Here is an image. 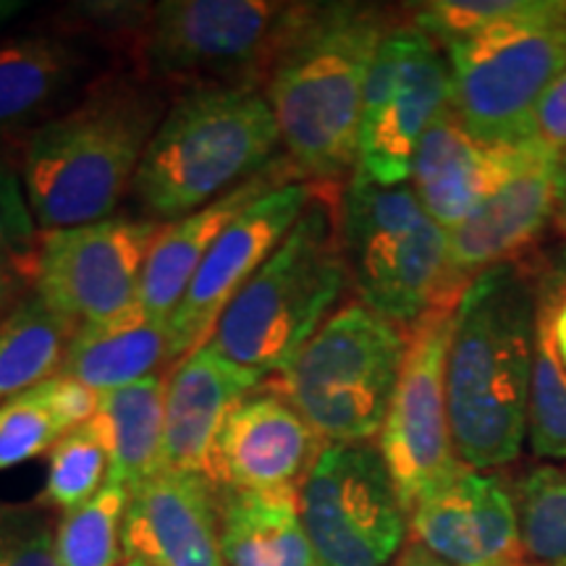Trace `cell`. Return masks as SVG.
Segmentation results:
<instances>
[{"instance_id": "7402d4cb", "label": "cell", "mask_w": 566, "mask_h": 566, "mask_svg": "<svg viewBox=\"0 0 566 566\" xmlns=\"http://www.w3.org/2000/svg\"><path fill=\"white\" fill-rule=\"evenodd\" d=\"M171 363L168 321L132 307L108 321L76 325L59 375L74 378L95 394L126 388Z\"/></svg>"}, {"instance_id": "3957f363", "label": "cell", "mask_w": 566, "mask_h": 566, "mask_svg": "<svg viewBox=\"0 0 566 566\" xmlns=\"http://www.w3.org/2000/svg\"><path fill=\"white\" fill-rule=\"evenodd\" d=\"M158 124V97L129 82H108L74 111L34 129L21 166L34 223L55 231L108 221Z\"/></svg>"}, {"instance_id": "9c48e42d", "label": "cell", "mask_w": 566, "mask_h": 566, "mask_svg": "<svg viewBox=\"0 0 566 566\" xmlns=\"http://www.w3.org/2000/svg\"><path fill=\"white\" fill-rule=\"evenodd\" d=\"M451 108L446 53L415 24H394L365 82L354 174L380 187L409 184L424 134Z\"/></svg>"}, {"instance_id": "484cf974", "label": "cell", "mask_w": 566, "mask_h": 566, "mask_svg": "<svg viewBox=\"0 0 566 566\" xmlns=\"http://www.w3.org/2000/svg\"><path fill=\"white\" fill-rule=\"evenodd\" d=\"M82 69L80 48L59 38H21L0 45V129L48 108Z\"/></svg>"}, {"instance_id": "8fae6325", "label": "cell", "mask_w": 566, "mask_h": 566, "mask_svg": "<svg viewBox=\"0 0 566 566\" xmlns=\"http://www.w3.org/2000/svg\"><path fill=\"white\" fill-rule=\"evenodd\" d=\"M300 512L321 566H386L407 535V512L370 443H325Z\"/></svg>"}, {"instance_id": "ffe728a7", "label": "cell", "mask_w": 566, "mask_h": 566, "mask_svg": "<svg viewBox=\"0 0 566 566\" xmlns=\"http://www.w3.org/2000/svg\"><path fill=\"white\" fill-rule=\"evenodd\" d=\"M556 163L554 150L537 155L449 231L451 292L462 296L480 273L514 263L554 221Z\"/></svg>"}, {"instance_id": "74e56055", "label": "cell", "mask_w": 566, "mask_h": 566, "mask_svg": "<svg viewBox=\"0 0 566 566\" xmlns=\"http://www.w3.org/2000/svg\"><path fill=\"white\" fill-rule=\"evenodd\" d=\"M19 286V275L13 271L11 263H0V313H3V307L9 304L11 294L17 292Z\"/></svg>"}, {"instance_id": "4dcf8cb0", "label": "cell", "mask_w": 566, "mask_h": 566, "mask_svg": "<svg viewBox=\"0 0 566 566\" xmlns=\"http://www.w3.org/2000/svg\"><path fill=\"white\" fill-rule=\"evenodd\" d=\"M66 433L38 386L13 396L0 405V470L45 454Z\"/></svg>"}, {"instance_id": "7c38bea8", "label": "cell", "mask_w": 566, "mask_h": 566, "mask_svg": "<svg viewBox=\"0 0 566 566\" xmlns=\"http://www.w3.org/2000/svg\"><path fill=\"white\" fill-rule=\"evenodd\" d=\"M160 229L158 221L108 218L45 231L32 263L34 292L74 325L129 313Z\"/></svg>"}, {"instance_id": "ac0fdd59", "label": "cell", "mask_w": 566, "mask_h": 566, "mask_svg": "<svg viewBox=\"0 0 566 566\" xmlns=\"http://www.w3.org/2000/svg\"><path fill=\"white\" fill-rule=\"evenodd\" d=\"M258 386L260 380L231 365L212 344L184 357L166 388L163 470L189 472L223 488L218 464L223 428Z\"/></svg>"}, {"instance_id": "9a60e30c", "label": "cell", "mask_w": 566, "mask_h": 566, "mask_svg": "<svg viewBox=\"0 0 566 566\" xmlns=\"http://www.w3.org/2000/svg\"><path fill=\"white\" fill-rule=\"evenodd\" d=\"M124 556L145 566H226L221 488L189 472L160 470L132 488Z\"/></svg>"}, {"instance_id": "30bf717a", "label": "cell", "mask_w": 566, "mask_h": 566, "mask_svg": "<svg viewBox=\"0 0 566 566\" xmlns=\"http://www.w3.org/2000/svg\"><path fill=\"white\" fill-rule=\"evenodd\" d=\"M454 313L457 304H438L412 328L399 386L378 436V451L407 516L467 470L457 457L446 401Z\"/></svg>"}, {"instance_id": "f546056e", "label": "cell", "mask_w": 566, "mask_h": 566, "mask_svg": "<svg viewBox=\"0 0 566 566\" xmlns=\"http://www.w3.org/2000/svg\"><path fill=\"white\" fill-rule=\"evenodd\" d=\"M105 483H108V451L90 420L69 430L48 451V478L40 501L45 506L71 512L87 504Z\"/></svg>"}, {"instance_id": "d4e9b609", "label": "cell", "mask_w": 566, "mask_h": 566, "mask_svg": "<svg viewBox=\"0 0 566 566\" xmlns=\"http://www.w3.org/2000/svg\"><path fill=\"white\" fill-rule=\"evenodd\" d=\"M76 325L38 292L0 317V405L59 375Z\"/></svg>"}, {"instance_id": "7a4b0ae2", "label": "cell", "mask_w": 566, "mask_h": 566, "mask_svg": "<svg viewBox=\"0 0 566 566\" xmlns=\"http://www.w3.org/2000/svg\"><path fill=\"white\" fill-rule=\"evenodd\" d=\"M541 275L495 265L464 289L454 313L446 401L451 438L467 470H495L520 457L527 438Z\"/></svg>"}, {"instance_id": "5bb4252c", "label": "cell", "mask_w": 566, "mask_h": 566, "mask_svg": "<svg viewBox=\"0 0 566 566\" xmlns=\"http://www.w3.org/2000/svg\"><path fill=\"white\" fill-rule=\"evenodd\" d=\"M317 189L321 184L313 181L281 184L226 226L168 321L171 363L179 365L184 357L210 344L226 307L279 250Z\"/></svg>"}, {"instance_id": "60d3db41", "label": "cell", "mask_w": 566, "mask_h": 566, "mask_svg": "<svg viewBox=\"0 0 566 566\" xmlns=\"http://www.w3.org/2000/svg\"><path fill=\"white\" fill-rule=\"evenodd\" d=\"M118 566H145V564L137 562V558H129V556H124L122 562H118Z\"/></svg>"}, {"instance_id": "6da1fadb", "label": "cell", "mask_w": 566, "mask_h": 566, "mask_svg": "<svg viewBox=\"0 0 566 566\" xmlns=\"http://www.w3.org/2000/svg\"><path fill=\"white\" fill-rule=\"evenodd\" d=\"M394 21L367 3H300L265 69V101L296 179L354 174L365 82Z\"/></svg>"}, {"instance_id": "f35d334b", "label": "cell", "mask_w": 566, "mask_h": 566, "mask_svg": "<svg viewBox=\"0 0 566 566\" xmlns=\"http://www.w3.org/2000/svg\"><path fill=\"white\" fill-rule=\"evenodd\" d=\"M405 566H449V564L438 562V558L430 556L428 551L412 548V551H409V554H407V558H405Z\"/></svg>"}, {"instance_id": "d6a6232c", "label": "cell", "mask_w": 566, "mask_h": 566, "mask_svg": "<svg viewBox=\"0 0 566 566\" xmlns=\"http://www.w3.org/2000/svg\"><path fill=\"white\" fill-rule=\"evenodd\" d=\"M38 223L27 202L24 184L17 174L0 166V263L38 254Z\"/></svg>"}, {"instance_id": "1f68e13d", "label": "cell", "mask_w": 566, "mask_h": 566, "mask_svg": "<svg viewBox=\"0 0 566 566\" xmlns=\"http://www.w3.org/2000/svg\"><path fill=\"white\" fill-rule=\"evenodd\" d=\"M0 566H61L55 527L40 509L0 504Z\"/></svg>"}, {"instance_id": "836d02e7", "label": "cell", "mask_w": 566, "mask_h": 566, "mask_svg": "<svg viewBox=\"0 0 566 566\" xmlns=\"http://www.w3.org/2000/svg\"><path fill=\"white\" fill-rule=\"evenodd\" d=\"M42 396H45L48 407L53 409V415L59 417V422L66 430L80 428V424L90 422L92 417L97 415V401H101V394L90 391L87 386L76 384L74 378H66V375H53L45 384L38 386Z\"/></svg>"}, {"instance_id": "d6986e66", "label": "cell", "mask_w": 566, "mask_h": 566, "mask_svg": "<svg viewBox=\"0 0 566 566\" xmlns=\"http://www.w3.org/2000/svg\"><path fill=\"white\" fill-rule=\"evenodd\" d=\"M325 441L279 391H254L226 422L218 464L233 491L300 493Z\"/></svg>"}, {"instance_id": "44dd1931", "label": "cell", "mask_w": 566, "mask_h": 566, "mask_svg": "<svg viewBox=\"0 0 566 566\" xmlns=\"http://www.w3.org/2000/svg\"><path fill=\"white\" fill-rule=\"evenodd\" d=\"M300 181L296 179L292 163L279 160L271 163L265 171H260L252 179L239 184L229 195L218 197L216 202L189 212L179 221L163 223V229L155 239L150 254H147L145 271L139 281V307L147 315L171 321L174 310L187 294L195 273L200 271L205 254L216 244L233 218L244 212L254 200L281 187V184Z\"/></svg>"}, {"instance_id": "8992f818", "label": "cell", "mask_w": 566, "mask_h": 566, "mask_svg": "<svg viewBox=\"0 0 566 566\" xmlns=\"http://www.w3.org/2000/svg\"><path fill=\"white\" fill-rule=\"evenodd\" d=\"M338 237L359 304L415 328L438 304H459L449 281V231L412 184L380 187L352 174L338 195Z\"/></svg>"}, {"instance_id": "2e32d148", "label": "cell", "mask_w": 566, "mask_h": 566, "mask_svg": "<svg viewBox=\"0 0 566 566\" xmlns=\"http://www.w3.org/2000/svg\"><path fill=\"white\" fill-rule=\"evenodd\" d=\"M548 150L551 147L541 139L485 145L464 129L451 108L424 134L409 184L428 216L451 231L501 184Z\"/></svg>"}, {"instance_id": "f1b7e54d", "label": "cell", "mask_w": 566, "mask_h": 566, "mask_svg": "<svg viewBox=\"0 0 566 566\" xmlns=\"http://www.w3.org/2000/svg\"><path fill=\"white\" fill-rule=\"evenodd\" d=\"M514 504L527 562L566 566V464L533 467L516 485Z\"/></svg>"}, {"instance_id": "4fadbf2b", "label": "cell", "mask_w": 566, "mask_h": 566, "mask_svg": "<svg viewBox=\"0 0 566 566\" xmlns=\"http://www.w3.org/2000/svg\"><path fill=\"white\" fill-rule=\"evenodd\" d=\"M300 3L163 0L145 30V59L160 76L268 69Z\"/></svg>"}, {"instance_id": "e575fe53", "label": "cell", "mask_w": 566, "mask_h": 566, "mask_svg": "<svg viewBox=\"0 0 566 566\" xmlns=\"http://www.w3.org/2000/svg\"><path fill=\"white\" fill-rule=\"evenodd\" d=\"M533 137L558 155L566 153V71L543 92L533 113Z\"/></svg>"}, {"instance_id": "603a6c76", "label": "cell", "mask_w": 566, "mask_h": 566, "mask_svg": "<svg viewBox=\"0 0 566 566\" xmlns=\"http://www.w3.org/2000/svg\"><path fill=\"white\" fill-rule=\"evenodd\" d=\"M226 566H321L300 512V493L221 488Z\"/></svg>"}, {"instance_id": "5b68a950", "label": "cell", "mask_w": 566, "mask_h": 566, "mask_svg": "<svg viewBox=\"0 0 566 566\" xmlns=\"http://www.w3.org/2000/svg\"><path fill=\"white\" fill-rule=\"evenodd\" d=\"M349 283L338 237V195L321 184L265 265L233 296L210 344L263 384L307 346Z\"/></svg>"}, {"instance_id": "83f0119b", "label": "cell", "mask_w": 566, "mask_h": 566, "mask_svg": "<svg viewBox=\"0 0 566 566\" xmlns=\"http://www.w3.org/2000/svg\"><path fill=\"white\" fill-rule=\"evenodd\" d=\"M129 488L105 483L87 504L63 512L55 525L61 566H118L124 558V516Z\"/></svg>"}, {"instance_id": "ab89813d", "label": "cell", "mask_w": 566, "mask_h": 566, "mask_svg": "<svg viewBox=\"0 0 566 566\" xmlns=\"http://www.w3.org/2000/svg\"><path fill=\"white\" fill-rule=\"evenodd\" d=\"M21 9H27V3H19V0H0V24L17 17Z\"/></svg>"}, {"instance_id": "52a82bcc", "label": "cell", "mask_w": 566, "mask_h": 566, "mask_svg": "<svg viewBox=\"0 0 566 566\" xmlns=\"http://www.w3.org/2000/svg\"><path fill=\"white\" fill-rule=\"evenodd\" d=\"M407 349L405 325L354 302L321 325L275 386L325 443H367L384 428Z\"/></svg>"}, {"instance_id": "8d00e7d4", "label": "cell", "mask_w": 566, "mask_h": 566, "mask_svg": "<svg viewBox=\"0 0 566 566\" xmlns=\"http://www.w3.org/2000/svg\"><path fill=\"white\" fill-rule=\"evenodd\" d=\"M554 344H556L558 359H562V365L566 370V292L558 296V302L554 307Z\"/></svg>"}, {"instance_id": "cb8c5ba5", "label": "cell", "mask_w": 566, "mask_h": 566, "mask_svg": "<svg viewBox=\"0 0 566 566\" xmlns=\"http://www.w3.org/2000/svg\"><path fill=\"white\" fill-rule=\"evenodd\" d=\"M166 388L158 373L137 384L101 394L92 424L108 451V483L137 488L163 470Z\"/></svg>"}, {"instance_id": "277c9868", "label": "cell", "mask_w": 566, "mask_h": 566, "mask_svg": "<svg viewBox=\"0 0 566 566\" xmlns=\"http://www.w3.org/2000/svg\"><path fill=\"white\" fill-rule=\"evenodd\" d=\"M281 129L250 84H202L160 118L132 192L150 221H179L265 171Z\"/></svg>"}, {"instance_id": "4316f807", "label": "cell", "mask_w": 566, "mask_h": 566, "mask_svg": "<svg viewBox=\"0 0 566 566\" xmlns=\"http://www.w3.org/2000/svg\"><path fill=\"white\" fill-rule=\"evenodd\" d=\"M566 292V260L541 273L533 384H530L527 438L535 457L566 462V370L554 344V307Z\"/></svg>"}, {"instance_id": "d590c367", "label": "cell", "mask_w": 566, "mask_h": 566, "mask_svg": "<svg viewBox=\"0 0 566 566\" xmlns=\"http://www.w3.org/2000/svg\"><path fill=\"white\" fill-rule=\"evenodd\" d=\"M554 223L566 237V153L556 163V189H554Z\"/></svg>"}, {"instance_id": "ba28073f", "label": "cell", "mask_w": 566, "mask_h": 566, "mask_svg": "<svg viewBox=\"0 0 566 566\" xmlns=\"http://www.w3.org/2000/svg\"><path fill=\"white\" fill-rule=\"evenodd\" d=\"M454 113L485 145L533 137L543 92L566 71V0H525L512 17L443 48Z\"/></svg>"}, {"instance_id": "e0dca14e", "label": "cell", "mask_w": 566, "mask_h": 566, "mask_svg": "<svg viewBox=\"0 0 566 566\" xmlns=\"http://www.w3.org/2000/svg\"><path fill=\"white\" fill-rule=\"evenodd\" d=\"M422 551L449 566H522L514 495L501 478L464 470L409 514Z\"/></svg>"}]
</instances>
